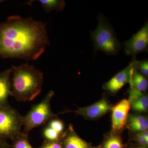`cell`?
<instances>
[{"label":"cell","mask_w":148,"mask_h":148,"mask_svg":"<svg viewBox=\"0 0 148 148\" xmlns=\"http://www.w3.org/2000/svg\"><path fill=\"white\" fill-rule=\"evenodd\" d=\"M136 140L140 146L147 147L148 144V140H146L141 133L138 134L136 136Z\"/></svg>","instance_id":"603a6c76"},{"label":"cell","mask_w":148,"mask_h":148,"mask_svg":"<svg viewBox=\"0 0 148 148\" xmlns=\"http://www.w3.org/2000/svg\"><path fill=\"white\" fill-rule=\"evenodd\" d=\"M47 27L31 17L9 16L0 23V57L37 60L50 45Z\"/></svg>","instance_id":"6da1fadb"},{"label":"cell","mask_w":148,"mask_h":148,"mask_svg":"<svg viewBox=\"0 0 148 148\" xmlns=\"http://www.w3.org/2000/svg\"><path fill=\"white\" fill-rule=\"evenodd\" d=\"M98 21L96 29L90 32L94 51H101L107 55H117L121 45L113 29L103 14L98 16Z\"/></svg>","instance_id":"3957f363"},{"label":"cell","mask_w":148,"mask_h":148,"mask_svg":"<svg viewBox=\"0 0 148 148\" xmlns=\"http://www.w3.org/2000/svg\"><path fill=\"white\" fill-rule=\"evenodd\" d=\"M142 135L144 136V138H145L146 140H148V129L143 132H140Z\"/></svg>","instance_id":"d4e9b609"},{"label":"cell","mask_w":148,"mask_h":148,"mask_svg":"<svg viewBox=\"0 0 148 148\" xmlns=\"http://www.w3.org/2000/svg\"><path fill=\"white\" fill-rule=\"evenodd\" d=\"M10 145L7 140L0 138V148H10Z\"/></svg>","instance_id":"cb8c5ba5"},{"label":"cell","mask_w":148,"mask_h":148,"mask_svg":"<svg viewBox=\"0 0 148 148\" xmlns=\"http://www.w3.org/2000/svg\"><path fill=\"white\" fill-rule=\"evenodd\" d=\"M129 84L130 87L140 92H144L147 89L148 80L146 77L139 73L134 67L132 79Z\"/></svg>","instance_id":"7c38bea8"},{"label":"cell","mask_w":148,"mask_h":148,"mask_svg":"<svg viewBox=\"0 0 148 148\" xmlns=\"http://www.w3.org/2000/svg\"><path fill=\"white\" fill-rule=\"evenodd\" d=\"M124 52L127 56H133L140 52H148V23L147 22L139 32L129 40L123 43Z\"/></svg>","instance_id":"8992f818"},{"label":"cell","mask_w":148,"mask_h":148,"mask_svg":"<svg viewBox=\"0 0 148 148\" xmlns=\"http://www.w3.org/2000/svg\"><path fill=\"white\" fill-rule=\"evenodd\" d=\"M128 127L130 129L133 131L138 132H143L148 129L147 127L144 125H139L128 124Z\"/></svg>","instance_id":"7402d4cb"},{"label":"cell","mask_w":148,"mask_h":148,"mask_svg":"<svg viewBox=\"0 0 148 148\" xmlns=\"http://www.w3.org/2000/svg\"><path fill=\"white\" fill-rule=\"evenodd\" d=\"M103 148H123V145L119 136L114 135L106 140Z\"/></svg>","instance_id":"ac0fdd59"},{"label":"cell","mask_w":148,"mask_h":148,"mask_svg":"<svg viewBox=\"0 0 148 148\" xmlns=\"http://www.w3.org/2000/svg\"><path fill=\"white\" fill-rule=\"evenodd\" d=\"M128 124L139 125L148 127L147 119L143 116L131 115L128 117Z\"/></svg>","instance_id":"d6986e66"},{"label":"cell","mask_w":148,"mask_h":148,"mask_svg":"<svg viewBox=\"0 0 148 148\" xmlns=\"http://www.w3.org/2000/svg\"><path fill=\"white\" fill-rule=\"evenodd\" d=\"M134 66L132 62L130 63L124 69L116 74L103 85V88L111 94H115L132 79Z\"/></svg>","instance_id":"52a82bcc"},{"label":"cell","mask_w":148,"mask_h":148,"mask_svg":"<svg viewBox=\"0 0 148 148\" xmlns=\"http://www.w3.org/2000/svg\"><path fill=\"white\" fill-rule=\"evenodd\" d=\"M42 134L45 141L50 142L60 141L62 136L47 125L43 130Z\"/></svg>","instance_id":"2e32d148"},{"label":"cell","mask_w":148,"mask_h":148,"mask_svg":"<svg viewBox=\"0 0 148 148\" xmlns=\"http://www.w3.org/2000/svg\"><path fill=\"white\" fill-rule=\"evenodd\" d=\"M131 108L133 110L139 112H146L148 109V97L144 95L130 103Z\"/></svg>","instance_id":"5bb4252c"},{"label":"cell","mask_w":148,"mask_h":148,"mask_svg":"<svg viewBox=\"0 0 148 148\" xmlns=\"http://www.w3.org/2000/svg\"><path fill=\"white\" fill-rule=\"evenodd\" d=\"M138 148H147L146 146H140L138 147Z\"/></svg>","instance_id":"484cf974"},{"label":"cell","mask_w":148,"mask_h":148,"mask_svg":"<svg viewBox=\"0 0 148 148\" xmlns=\"http://www.w3.org/2000/svg\"><path fill=\"white\" fill-rule=\"evenodd\" d=\"M12 142L10 148H35L30 144L28 134L22 132Z\"/></svg>","instance_id":"9a60e30c"},{"label":"cell","mask_w":148,"mask_h":148,"mask_svg":"<svg viewBox=\"0 0 148 148\" xmlns=\"http://www.w3.org/2000/svg\"><path fill=\"white\" fill-rule=\"evenodd\" d=\"M100 148V147H98V148Z\"/></svg>","instance_id":"4316f807"},{"label":"cell","mask_w":148,"mask_h":148,"mask_svg":"<svg viewBox=\"0 0 148 148\" xmlns=\"http://www.w3.org/2000/svg\"><path fill=\"white\" fill-rule=\"evenodd\" d=\"M12 68L0 73V106L8 104V99L11 95Z\"/></svg>","instance_id":"30bf717a"},{"label":"cell","mask_w":148,"mask_h":148,"mask_svg":"<svg viewBox=\"0 0 148 148\" xmlns=\"http://www.w3.org/2000/svg\"><path fill=\"white\" fill-rule=\"evenodd\" d=\"M131 108L128 99H124L112 108V127L114 130H119L127 123L128 114Z\"/></svg>","instance_id":"ba28073f"},{"label":"cell","mask_w":148,"mask_h":148,"mask_svg":"<svg viewBox=\"0 0 148 148\" xmlns=\"http://www.w3.org/2000/svg\"><path fill=\"white\" fill-rule=\"evenodd\" d=\"M38 1L40 3L47 13L53 10L61 12L64 10L66 6V3L63 0H39Z\"/></svg>","instance_id":"4fadbf2b"},{"label":"cell","mask_w":148,"mask_h":148,"mask_svg":"<svg viewBox=\"0 0 148 148\" xmlns=\"http://www.w3.org/2000/svg\"><path fill=\"white\" fill-rule=\"evenodd\" d=\"M12 68L11 95L19 102L33 101L41 92L43 73L29 64L13 65Z\"/></svg>","instance_id":"7a4b0ae2"},{"label":"cell","mask_w":148,"mask_h":148,"mask_svg":"<svg viewBox=\"0 0 148 148\" xmlns=\"http://www.w3.org/2000/svg\"><path fill=\"white\" fill-rule=\"evenodd\" d=\"M134 68L139 73L147 77L148 76V60L144 61H137L134 56L132 61Z\"/></svg>","instance_id":"e0dca14e"},{"label":"cell","mask_w":148,"mask_h":148,"mask_svg":"<svg viewBox=\"0 0 148 148\" xmlns=\"http://www.w3.org/2000/svg\"><path fill=\"white\" fill-rule=\"evenodd\" d=\"M61 141L63 148H89L87 143L71 129L62 135Z\"/></svg>","instance_id":"8fae6325"},{"label":"cell","mask_w":148,"mask_h":148,"mask_svg":"<svg viewBox=\"0 0 148 148\" xmlns=\"http://www.w3.org/2000/svg\"><path fill=\"white\" fill-rule=\"evenodd\" d=\"M112 108L108 102L103 98L91 106L78 108L73 112L88 119H93L103 116L110 111Z\"/></svg>","instance_id":"9c48e42d"},{"label":"cell","mask_w":148,"mask_h":148,"mask_svg":"<svg viewBox=\"0 0 148 148\" xmlns=\"http://www.w3.org/2000/svg\"><path fill=\"white\" fill-rule=\"evenodd\" d=\"M48 126L52 128L60 135H62L64 131V125L63 122L58 119H51L47 122Z\"/></svg>","instance_id":"ffe728a7"},{"label":"cell","mask_w":148,"mask_h":148,"mask_svg":"<svg viewBox=\"0 0 148 148\" xmlns=\"http://www.w3.org/2000/svg\"><path fill=\"white\" fill-rule=\"evenodd\" d=\"M23 116L9 104L0 106V138L12 141L20 135Z\"/></svg>","instance_id":"5b68a950"},{"label":"cell","mask_w":148,"mask_h":148,"mask_svg":"<svg viewBox=\"0 0 148 148\" xmlns=\"http://www.w3.org/2000/svg\"><path fill=\"white\" fill-rule=\"evenodd\" d=\"M54 95V91L50 90L41 102L33 106L27 114L23 116L22 132L28 135L34 128L46 123L57 116L51 108V101Z\"/></svg>","instance_id":"277c9868"},{"label":"cell","mask_w":148,"mask_h":148,"mask_svg":"<svg viewBox=\"0 0 148 148\" xmlns=\"http://www.w3.org/2000/svg\"><path fill=\"white\" fill-rule=\"evenodd\" d=\"M38 148H63V147L61 140L54 142L45 141L42 145Z\"/></svg>","instance_id":"44dd1931"}]
</instances>
